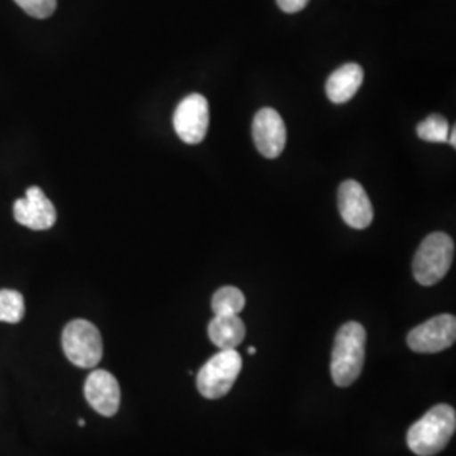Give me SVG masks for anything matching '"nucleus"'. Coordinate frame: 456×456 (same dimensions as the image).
<instances>
[{
  "instance_id": "f257e3e1",
  "label": "nucleus",
  "mask_w": 456,
  "mask_h": 456,
  "mask_svg": "<svg viewBox=\"0 0 456 456\" xmlns=\"http://www.w3.org/2000/svg\"><path fill=\"white\" fill-rule=\"evenodd\" d=\"M455 409L448 404H438L409 428V450L418 456L438 455L455 435Z\"/></svg>"
},
{
  "instance_id": "f03ea898",
  "label": "nucleus",
  "mask_w": 456,
  "mask_h": 456,
  "mask_svg": "<svg viewBox=\"0 0 456 456\" xmlns=\"http://www.w3.org/2000/svg\"><path fill=\"white\" fill-rule=\"evenodd\" d=\"M367 331L357 322L338 330L331 352V377L338 387H348L359 379L365 363Z\"/></svg>"
},
{
  "instance_id": "7ed1b4c3",
  "label": "nucleus",
  "mask_w": 456,
  "mask_h": 456,
  "mask_svg": "<svg viewBox=\"0 0 456 456\" xmlns=\"http://www.w3.org/2000/svg\"><path fill=\"white\" fill-rule=\"evenodd\" d=\"M455 256L453 239L435 232L424 239L412 261V274L421 286H435L448 274Z\"/></svg>"
},
{
  "instance_id": "20e7f679",
  "label": "nucleus",
  "mask_w": 456,
  "mask_h": 456,
  "mask_svg": "<svg viewBox=\"0 0 456 456\" xmlns=\"http://www.w3.org/2000/svg\"><path fill=\"white\" fill-rule=\"evenodd\" d=\"M242 370V357L233 350H220L196 375V387L207 399H220L233 387Z\"/></svg>"
},
{
  "instance_id": "39448f33",
  "label": "nucleus",
  "mask_w": 456,
  "mask_h": 456,
  "mask_svg": "<svg viewBox=\"0 0 456 456\" xmlns=\"http://www.w3.org/2000/svg\"><path fill=\"white\" fill-rule=\"evenodd\" d=\"M66 359L82 369H94L103 355V343L97 326L86 320H73L63 330Z\"/></svg>"
},
{
  "instance_id": "423d86ee",
  "label": "nucleus",
  "mask_w": 456,
  "mask_h": 456,
  "mask_svg": "<svg viewBox=\"0 0 456 456\" xmlns=\"http://www.w3.org/2000/svg\"><path fill=\"white\" fill-rule=\"evenodd\" d=\"M175 131L184 144H200L208 132L210 109L207 98L191 94L183 98L173 117Z\"/></svg>"
},
{
  "instance_id": "0eeeda50",
  "label": "nucleus",
  "mask_w": 456,
  "mask_h": 456,
  "mask_svg": "<svg viewBox=\"0 0 456 456\" xmlns=\"http://www.w3.org/2000/svg\"><path fill=\"white\" fill-rule=\"evenodd\" d=\"M456 340V318L453 314H438L423 325L409 331V348L416 354H438L450 348Z\"/></svg>"
},
{
  "instance_id": "6e6552de",
  "label": "nucleus",
  "mask_w": 456,
  "mask_h": 456,
  "mask_svg": "<svg viewBox=\"0 0 456 456\" xmlns=\"http://www.w3.org/2000/svg\"><path fill=\"white\" fill-rule=\"evenodd\" d=\"M252 137L261 156L267 159L279 158L288 139L282 117L274 109H261L252 122Z\"/></svg>"
},
{
  "instance_id": "1a4fd4ad",
  "label": "nucleus",
  "mask_w": 456,
  "mask_h": 456,
  "mask_svg": "<svg viewBox=\"0 0 456 456\" xmlns=\"http://www.w3.org/2000/svg\"><path fill=\"white\" fill-rule=\"evenodd\" d=\"M338 210L348 227L363 230L374 220L370 198L359 181H343L338 188Z\"/></svg>"
},
{
  "instance_id": "9d476101",
  "label": "nucleus",
  "mask_w": 456,
  "mask_h": 456,
  "mask_svg": "<svg viewBox=\"0 0 456 456\" xmlns=\"http://www.w3.org/2000/svg\"><path fill=\"white\" fill-rule=\"evenodd\" d=\"M14 218L31 230H48L56 222V208L41 188L33 186L14 203Z\"/></svg>"
},
{
  "instance_id": "9b49d317",
  "label": "nucleus",
  "mask_w": 456,
  "mask_h": 456,
  "mask_svg": "<svg viewBox=\"0 0 456 456\" xmlns=\"http://www.w3.org/2000/svg\"><path fill=\"white\" fill-rule=\"evenodd\" d=\"M85 397L88 404L105 418H112L120 408V386L107 370H94L85 380Z\"/></svg>"
},
{
  "instance_id": "f8f14e48",
  "label": "nucleus",
  "mask_w": 456,
  "mask_h": 456,
  "mask_svg": "<svg viewBox=\"0 0 456 456\" xmlns=\"http://www.w3.org/2000/svg\"><path fill=\"white\" fill-rule=\"evenodd\" d=\"M363 83V69L357 63H346L335 69L326 80V97L333 103H346L357 95Z\"/></svg>"
},
{
  "instance_id": "ddd939ff",
  "label": "nucleus",
  "mask_w": 456,
  "mask_h": 456,
  "mask_svg": "<svg viewBox=\"0 0 456 456\" xmlns=\"http://www.w3.org/2000/svg\"><path fill=\"white\" fill-rule=\"evenodd\" d=\"M208 337L220 350H233L244 342V322L239 318V314L215 316L208 325Z\"/></svg>"
},
{
  "instance_id": "4468645a",
  "label": "nucleus",
  "mask_w": 456,
  "mask_h": 456,
  "mask_svg": "<svg viewBox=\"0 0 456 456\" xmlns=\"http://www.w3.org/2000/svg\"><path fill=\"white\" fill-rule=\"evenodd\" d=\"M245 308V296L239 288L225 286L213 294L212 310L215 316L239 314Z\"/></svg>"
},
{
  "instance_id": "2eb2a0df",
  "label": "nucleus",
  "mask_w": 456,
  "mask_h": 456,
  "mask_svg": "<svg viewBox=\"0 0 456 456\" xmlns=\"http://www.w3.org/2000/svg\"><path fill=\"white\" fill-rule=\"evenodd\" d=\"M26 305L22 294L14 289L0 291V322L4 323H19L24 318Z\"/></svg>"
},
{
  "instance_id": "dca6fc26",
  "label": "nucleus",
  "mask_w": 456,
  "mask_h": 456,
  "mask_svg": "<svg viewBox=\"0 0 456 456\" xmlns=\"http://www.w3.org/2000/svg\"><path fill=\"white\" fill-rule=\"evenodd\" d=\"M450 124L440 114L429 115L418 126V137L426 142H448Z\"/></svg>"
},
{
  "instance_id": "f3484780",
  "label": "nucleus",
  "mask_w": 456,
  "mask_h": 456,
  "mask_svg": "<svg viewBox=\"0 0 456 456\" xmlns=\"http://www.w3.org/2000/svg\"><path fill=\"white\" fill-rule=\"evenodd\" d=\"M16 4L36 19H46L56 11V0H16Z\"/></svg>"
},
{
  "instance_id": "a211bd4d",
  "label": "nucleus",
  "mask_w": 456,
  "mask_h": 456,
  "mask_svg": "<svg viewBox=\"0 0 456 456\" xmlns=\"http://www.w3.org/2000/svg\"><path fill=\"white\" fill-rule=\"evenodd\" d=\"M310 0H277V5L281 7V11L288 12V14H294L303 11L308 5Z\"/></svg>"
},
{
  "instance_id": "6ab92c4d",
  "label": "nucleus",
  "mask_w": 456,
  "mask_h": 456,
  "mask_svg": "<svg viewBox=\"0 0 456 456\" xmlns=\"http://www.w3.org/2000/svg\"><path fill=\"white\" fill-rule=\"evenodd\" d=\"M455 135H456V129L453 127L452 131H450V135H448V144H452V146L455 147Z\"/></svg>"
},
{
  "instance_id": "aec40b11",
  "label": "nucleus",
  "mask_w": 456,
  "mask_h": 456,
  "mask_svg": "<svg viewBox=\"0 0 456 456\" xmlns=\"http://www.w3.org/2000/svg\"><path fill=\"white\" fill-rule=\"evenodd\" d=\"M248 355H256V346H248Z\"/></svg>"
},
{
  "instance_id": "412c9836",
  "label": "nucleus",
  "mask_w": 456,
  "mask_h": 456,
  "mask_svg": "<svg viewBox=\"0 0 456 456\" xmlns=\"http://www.w3.org/2000/svg\"><path fill=\"white\" fill-rule=\"evenodd\" d=\"M85 419H78V426H85Z\"/></svg>"
}]
</instances>
